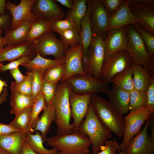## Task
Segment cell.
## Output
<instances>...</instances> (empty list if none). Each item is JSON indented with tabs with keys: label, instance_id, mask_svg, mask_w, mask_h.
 I'll use <instances>...</instances> for the list:
<instances>
[{
	"label": "cell",
	"instance_id": "49",
	"mask_svg": "<svg viewBox=\"0 0 154 154\" xmlns=\"http://www.w3.org/2000/svg\"><path fill=\"white\" fill-rule=\"evenodd\" d=\"M17 131H23L15 128L9 124H5L0 123V135H6Z\"/></svg>",
	"mask_w": 154,
	"mask_h": 154
},
{
	"label": "cell",
	"instance_id": "37",
	"mask_svg": "<svg viewBox=\"0 0 154 154\" xmlns=\"http://www.w3.org/2000/svg\"><path fill=\"white\" fill-rule=\"evenodd\" d=\"M64 69V64L52 67L44 72L43 80L57 84L62 77Z\"/></svg>",
	"mask_w": 154,
	"mask_h": 154
},
{
	"label": "cell",
	"instance_id": "3",
	"mask_svg": "<svg viewBox=\"0 0 154 154\" xmlns=\"http://www.w3.org/2000/svg\"><path fill=\"white\" fill-rule=\"evenodd\" d=\"M47 141L58 154H88L92 145L89 138L79 131L70 134L57 133L48 138Z\"/></svg>",
	"mask_w": 154,
	"mask_h": 154
},
{
	"label": "cell",
	"instance_id": "43",
	"mask_svg": "<svg viewBox=\"0 0 154 154\" xmlns=\"http://www.w3.org/2000/svg\"><path fill=\"white\" fill-rule=\"evenodd\" d=\"M50 31L58 33L62 31L73 28L70 22L64 18L50 21Z\"/></svg>",
	"mask_w": 154,
	"mask_h": 154
},
{
	"label": "cell",
	"instance_id": "38",
	"mask_svg": "<svg viewBox=\"0 0 154 154\" xmlns=\"http://www.w3.org/2000/svg\"><path fill=\"white\" fill-rule=\"evenodd\" d=\"M58 34L61 40L68 48L81 43L80 35L74 28L62 31Z\"/></svg>",
	"mask_w": 154,
	"mask_h": 154
},
{
	"label": "cell",
	"instance_id": "59",
	"mask_svg": "<svg viewBox=\"0 0 154 154\" xmlns=\"http://www.w3.org/2000/svg\"><path fill=\"white\" fill-rule=\"evenodd\" d=\"M3 30L2 29H0V37L2 36V34L3 33Z\"/></svg>",
	"mask_w": 154,
	"mask_h": 154
},
{
	"label": "cell",
	"instance_id": "20",
	"mask_svg": "<svg viewBox=\"0 0 154 154\" xmlns=\"http://www.w3.org/2000/svg\"><path fill=\"white\" fill-rule=\"evenodd\" d=\"M28 54H37L34 43L25 42L7 45L0 51V62L6 61L11 62Z\"/></svg>",
	"mask_w": 154,
	"mask_h": 154
},
{
	"label": "cell",
	"instance_id": "15",
	"mask_svg": "<svg viewBox=\"0 0 154 154\" xmlns=\"http://www.w3.org/2000/svg\"><path fill=\"white\" fill-rule=\"evenodd\" d=\"M36 0H21L16 5L9 1H6L5 10L9 11L12 16L10 30L17 28L23 22L31 21L35 17L32 11L33 7Z\"/></svg>",
	"mask_w": 154,
	"mask_h": 154
},
{
	"label": "cell",
	"instance_id": "24",
	"mask_svg": "<svg viewBox=\"0 0 154 154\" xmlns=\"http://www.w3.org/2000/svg\"><path fill=\"white\" fill-rule=\"evenodd\" d=\"M134 89L147 92L154 75H151L143 66L134 64L132 66Z\"/></svg>",
	"mask_w": 154,
	"mask_h": 154
},
{
	"label": "cell",
	"instance_id": "21",
	"mask_svg": "<svg viewBox=\"0 0 154 154\" xmlns=\"http://www.w3.org/2000/svg\"><path fill=\"white\" fill-rule=\"evenodd\" d=\"M27 133L17 131L0 135V149L11 154H21L23 143L26 139Z\"/></svg>",
	"mask_w": 154,
	"mask_h": 154
},
{
	"label": "cell",
	"instance_id": "53",
	"mask_svg": "<svg viewBox=\"0 0 154 154\" xmlns=\"http://www.w3.org/2000/svg\"><path fill=\"white\" fill-rule=\"evenodd\" d=\"M8 94L7 87L6 86L4 87L2 92L0 96V105L6 101Z\"/></svg>",
	"mask_w": 154,
	"mask_h": 154
},
{
	"label": "cell",
	"instance_id": "30",
	"mask_svg": "<svg viewBox=\"0 0 154 154\" xmlns=\"http://www.w3.org/2000/svg\"><path fill=\"white\" fill-rule=\"evenodd\" d=\"M11 114L15 115L21 111L33 106L34 102L30 96L14 91H11L10 97Z\"/></svg>",
	"mask_w": 154,
	"mask_h": 154
},
{
	"label": "cell",
	"instance_id": "33",
	"mask_svg": "<svg viewBox=\"0 0 154 154\" xmlns=\"http://www.w3.org/2000/svg\"><path fill=\"white\" fill-rule=\"evenodd\" d=\"M44 94L42 91L38 96L33 103L31 111L30 124L27 133L33 134L36 123L39 118V115L46 106Z\"/></svg>",
	"mask_w": 154,
	"mask_h": 154
},
{
	"label": "cell",
	"instance_id": "48",
	"mask_svg": "<svg viewBox=\"0 0 154 154\" xmlns=\"http://www.w3.org/2000/svg\"><path fill=\"white\" fill-rule=\"evenodd\" d=\"M12 77L14 79L15 82L19 84L23 82L26 79V75H24L21 72L19 68L9 70Z\"/></svg>",
	"mask_w": 154,
	"mask_h": 154
},
{
	"label": "cell",
	"instance_id": "17",
	"mask_svg": "<svg viewBox=\"0 0 154 154\" xmlns=\"http://www.w3.org/2000/svg\"><path fill=\"white\" fill-rule=\"evenodd\" d=\"M103 40L105 50V61L117 52L126 50L128 36L126 26L108 31Z\"/></svg>",
	"mask_w": 154,
	"mask_h": 154
},
{
	"label": "cell",
	"instance_id": "31",
	"mask_svg": "<svg viewBox=\"0 0 154 154\" xmlns=\"http://www.w3.org/2000/svg\"><path fill=\"white\" fill-rule=\"evenodd\" d=\"M115 87L130 92L134 89L133 80L132 66L114 76L112 79Z\"/></svg>",
	"mask_w": 154,
	"mask_h": 154
},
{
	"label": "cell",
	"instance_id": "23",
	"mask_svg": "<svg viewBox=\"0 0 154 154\" xmlns=\"http://www.w3.org/2000/svg\"><path fill=\"white\" fill-rule=\"evenodd\" d=\"M72 7L66 12L65 18L72 24L73 28L80 35V23L87 9L86 0H73Z\"/></svg>",
	"mask_w": 154,
	"mask_h": 154
},
{
	"label": "cell",
	"instance_id": "12",
	"mask_svg": "<svg viewBox=\"0 0 154 154\" xmlns=\"http://www.w3.org/2000/svg\"><path fill=\"white\" fill-rule=\"evenodd\" d=\"M65 69L60 81H65L76 75H84L87 73L83 66V48L81 43L70 47L64 51Z\"/></svg>",
	"mask_w": 154,
	"mask_h": 154
},
{
	"label": "cell",
	"instance_id": "39",
	"mask_svg": "<svg viewBox=\"0 0 154 154\" xmlns=\"http://www.w3.org/2000/svg\"><path fill=\"white\" fill-rule=\"evenodd\" d=\"M33 75L32 93L31 96L34 102L42 91L43 74L39 71L35 70L32 71Z\"/></svg>",
	"mask_w": 154,
	"mask_h": 154
},
{
	"label": "cell",
	"instance_id": "56",
	"mask_svg": "<svg viewBox=\"0 0 154 154\" xmlns=\"http://www.w3.org/2000/svg\"><path fill=\"white\" fill-rule=\"evenodd\" d=\"M6 86V82L3 81L0 79V94L2 92L4 87Z\"/></svg>",
	"mask_w": 154,
	"mask_h": 154
},
{
	"label": "cell",
	"instance_id": "26",
	"mask_svg": "<svg viewBox=\"0 0 154 154\" xmlns=\"http://www.w3.org/2000/svg\"><path fill=\"white\" fill-rule=\"evenodd\" d=\"M43 113L39 117L34 131H39L41 133V136L43 142L47 141L46 135L50 130V125L55 119V113L52 103L46 106L43 110Z\"/></svg>",
	"mask_w": 154,
	"mask_h": 154
},
{
	"label": "cell",
	"instance_id": "28",
	"mask_svg": "<svg viewBox=\"0 0 154 154\" xmlns=\"http://www.w3.org/2000/svg\"><path fill=\"white\" fill-rule=\"evenodd\" d=\"M64 63V58L52 60L43 57L37 54L33 58L27 62L22 64L21 66L25 67L31 72L37 70L44 74L50 68Z\"/></svg>",
	"mask_w": 154,
	"mask_h": 154
},
{
	"label": "cell",
	"instance_id": "57",
	"mask_svg": "<svg viewBox=\"0 0 154 154\" xmlns=\"http://www.w3.org/2000/svg\"><path fill=\"white\" fill-rule=\"evenodd\" d=\"M116 144L117 148V150L118 151L119 154H125V150H123L121 151L119 149L118 147V144L117 143L116 140Z\"/></svg>",
	"mask_w": 154,
	"mask_h": 154
},
{
	"label": "cell",
	"instance_id": "13",
	"mask_svg": "<svg viewBox=\"0 0 154 154\" xmlns=\"http://www.w3.org/2000/svg\"><path fill=\"white\" fill-rule=\"evenodd\" d=\"M92 94H78L71 90L69 96L71 117L73 120L71 124L72 131H79L84 118L87 114Z\"/></svg>",
	"mask_w": 154,
	"mask_h": 154
},
{
	"label": "cell",
	"instance_id": "25",
	"mask_svg": "<svg viewBox=\"0 0 154 154\" xmlns=\"http://www.w3.org/2000/svg\"><path fill=\"white\" fill-rule=\"evenodd\" d=\"M88 5L86 14L82 19L80 23L81 43L83 48V66L86 62L88 49L93 35L90 22L91 8L90 6Z\"/></svg>",
	"mask_w": 154,
	"mask_h": 154
},
{
	"label": "cell",
	"instance_id": "51",
	"mask_svg": "<svg viewBox=\"0 0 154 154\" xmlns=\"http://www.w3.org/2000/svg\"><path fill=\"white\" fill-rule=\"evenodd\" d=\"M148 127L150 128L151 133V135L154 139V114H151L149 118Z\"/></svg>",
	"mask_w": 154,
	"mask_h": 154
},
{
	"label": "cell",
	"instance_id": "55",
	"mask_svg": "<svg viewBox=\"0 0 154 154\" xmlns=\"http://www.w3.org/2000/svg\"><path fill=\"white\" fill-rule=\"evenodd\" d=\"M6 45V42L3 37H0V51L3 49Z\"/></svg>",
	"mask_w": 154,
	"mask_h": 154
},
{
	"label": "cell",
	"instance_id": "32",
	"mask_svg": "<svg viewBox=\"0 0 154 154\" xmlns=\"http://www.w3.org/2000/svg\"><path fill=\"white\" fill-rule=\"evenodd\" d=\"M26 140L31 149L39 154H58V151L54 148L48 149L44 147L43 142L39 131L34 135L27 133Z\"/></svg>",
	"mask_w": 154,
	"mask_h": 154
},
{
	"label": "cell",
	"instance_id": "19",
	"mask_svg": "<svg viewBox=\"0 0 154 154\" xmlns=\"http://www.w3.org/2000/svg\"><path fill=\"white\" fill-rule=\"evenodd\" d=\"M32 11L35 16L49 21L65 18L63 10L53 0H36Z\"/></svg>",
	"mask_w": 154,
	"mask_h": 154
},
{
	"label": "cell",
	"instance_id": "50",
	"mask_svg": "<svg viewBox=\"0 0 154 154\" xmlns=\"http://www.w3.org/2000/svg\"><path fill=\"white\" fill-rule=\"evenodd\" d=\"M21 154H39L33 151L28 143L26 139L24 142Z\"/></svg>",
	"mask_w": 154,
	"mask_h": 154
},
{
	"label": "cell",
	"instance_id": "5",
	"mask_svg": "<svg viewBox=\"0 0 154 154\" xmlns=\"http://www.w3.org/2000/svg\"><path fill=\"white\" fill-rule=\"evenodd\" d=\"M128 36L126 50L132 57L134 64L143 66L154 75V61L149 54L138 32L132 25L125 26Z\"/></svg>",
	"mask_w": 154,
	"mask_h": 154
},
{
	"label": "cell",
	"instance_id": "1",
	"mask_svg": "<svg viewBox=\"0 0 154 154\" xmlns=\"http://www.w3.org/2000/svg\"><path fill=\"white\" fill-rule=\"evenodd\" d=\"M91 102L96 114L103 125L118 138H121L123 134L124 124L123 115L108 100L97 93L92 94Z\"/></svg>",
	"mask_w": 154,
	"mask_h": 154
},
{
	"label": "cell",
	"instance_id": "4",
	"mask_svg": "<svg viewBox=\"0 0 154 154\" xmlns=\"http://www.w3.org/2000/svg\"><path fill=\"white\" fill-rule=\"evenodd\" d=\"M79 131L90 139L93 154L99 153L105 142L112 136V132L103 125L98 117L91 102L86 115L81 123Z\"/></svg>",
	"mask_w": 154,
	"mask_h": 154
},
{
	"label": "cell",
	"instance_id": "44",
	"mask_svg": "<svg viewBox=\"0 0 154 154\" xmlns=\"http://www.w3.org/2000/svg\"><path fill=\"white\" fill-rule=\"evenodd\" d=\"M108 17L114 13L124 3V0H101Z\"/></svg>",
	"mask_w": 154,
	"mask_h": 154
},
{
	"label": "cell",
	"instance_id": "40",
	"mask_svg": "<svg viewBox=\"0 0 154 154\" xmlns=\"http://www.w3.org/2000/svg\"><path fill=\"white\" fill-rule=\"evenodd\" d=\"M134 27L139 34L149 54L153 57L154 55V35L143 29L139 24H135Z\"/></svg>",
	"mask_w": 154,
	"mask_h": 154
},
{
	"label": "cell",
	"instance_id": "18",
	"mask_svg": "<svg viewBox=\"0 0 154 154\" xmlns=\"http://www.w3.org/2000/svg\"><path fill=\"white\" fill-rule=\"evenodd\" d=\"M140 23L139 19L130 10L128 0H126L114 13L108 17L107 31L128 25Z\"/></svg>",
	"mask_w": 154,
	"mask_h": 154
},
{
	"label": "cell",
	"instance_id": "41",
	"mask_svg": "<svg viewBox=\"0 0 154 154\" xmlns=\"http://www.w3.org/2000/svg\"><path fill=\"white\" fill-rule=\"evenodd\" d=\"M57 84L43 80L42 92L44 94L46 106L52 103Z\"/></svg>",
	"mask_w": 154,
	"mask_h": 154
},
{
	"label": "cell",
	"instance_id": "11",
	"mask_svg": "<svg viewBox=\"0 0 154 154\" xmlns=\"http://www.w3.org/2000/svg\"><path fill=\"white\" fill-rule=\"evenodd\" d=\"M128 1L130 10L140 21V27L154 35V0Z\"/></svg>",
	"mask_w": 154,
	"mask_h": 154
},
{
	"label": "cell",
	"instance_id": "14",
	"mask_svg": "<svg viewBox=\"0 0 154 154\" xmlns=\"http://www.w3.org/2000/svg\"><path fill=\"white\" fill-rule=\"evenodd\" d=\"M91 8L90 22L93 34L104 40L107 34L108 16L101 0H86Z\"/></svg>",
	"mask_w": 154,
	"mask_h": 154
},
{
	"label": "cell",
	"instance_id": "42",
	"mask_svg": "<svg viewBox=\"0 0 154 154\" xmlns=\"http://www.w3.org/2000/svg\"><path fill=\"white\" fill-rule=\"evenodd\" d=\"M36 55L34 54H26L4 65L1 62L0 64V72H3L18 68L19 65L27 62L33 58Z\"/></svg>",
	"mask_w": 154,
	"mask_h": 154
},
{
	"label": "cell",
	"instance_id": "8",
	"mask_svg": "<svg viewBox=\"0 0 154 154\" xmlns=\"http://www.w3.org/2000/svg\"><path fill=\"white\" fill-rule=\"evenodd\" d=\"M66 81L70 85L72 91L78 94L106 93L108 90V83L87 74L72 76Z\"/></svg>",
	"mask_w": 154,
	"mask_h": 154
},
{
	"label": "cell",
	"instance_id": "46",
	"mask_svg": "<svg viewBox=\"0 0 154 154\" xmlns=\"http://www.w3.org/2000/svg\"><path fill=\"white\" fill-rule=\"evenodd\" d=\"M116 140H108L106 141L104 143L105 145L101 148V151L95 154H117Z\"/></svg>",
	"mask_w": 154,
	"mask_h": 154
},
{
	"label": "cell",
	"instance_id": "47",
	"mask_svg": "<svg viewBox=\"0 0 154 154\" xmlns=\"http://www.w3.org/2000/svg\"><path fill=\"white\" fill-rule=\"evenodd\" d=\"M12 17L8 13L0 15V29L6 31L10 29Z\"/></svg>",
	"mask_w": 154,
	"mask_h": 154
},
{
	"label": "cell",
	"instance_id": "35",
	"mask_svg": "<svg viewBox=\"0 0 154 154\" xmlns=\"http://www.w3.org/2000/svg\"><path fill=\"white\" fill-rule=\"evenodd\" d=\"M147 92L134 89L129 92V111L130 112L145 108Z\"/></svg>",
	"mask_w": 154,
	"mask_h": 154
},
{
	"label": "cell",
	"instance_id": "36",
	"mask_svg": "<svg viewBox=\"0 0 154 154\" xmlns=\"http://www.w3.org/2000/svg\"><path fill=\"white\" fill-rule=\"evenodd\" d=\"M26 77L25 80L19 84L12 82L10 86L11 91H14L23 94L31 97L32 93L33 75L31 72H26Z\"/></svg>",
	"mask_w": 154,
	"mask_h": 154
},
{
	"label": "cell",
	"instance_id": "6",
	"mask_svg": "<svg viewBox=\"0 0 154 154\" xmlns=\"http://www.w3.org/2000/svg\"><path fill=\"white\" fill-rule=\"evenodd\" d=\"M105 56L103 39L100 35L93 34L86 62L83 66L85 72L96 79H100V72L105 61Z\"/></svg>",
	"mask_w": 154,
	"mask_h": 154
},
{
	"label": "cell",
	"instance_id": "7",
	"mask_svg": "<svg viewBox=\"0 0 154 154\" xmlns=\"http://www.w3.org/2000/svg\"><path fill=\"white\" fill-rule=\"evenodd\" d=\"M133 64V58L127 51H119L105 61L101 69L100 79L108 83L114 76L129 68Z\"/></svg>",
	"mask_w": 154,
	"mask_h": 154
},
{
	"label": "cell",
	"instance_id": "54",
	"mask_svg": "<svg viewBox=\"0 0 154 154\" xmlns=\"http://www.w3.org/2000/svg\"><path fill=\"white\" fill-rule=\"evenodd\" d=\"M6 0H0V15L5 14Z\"/></svg>",
	"mask_w": 154,
	"mask_h": 154
},
{
	"label": "cell",
	"instance_id": "52",
	"mask_svg": "<svg viewBox=\"0 0 154 154\" xmlns=\"http://www.w3.org/2000/svg\"><path fill=\"white\" fill-rule=\"evenodd\" d=\"M56 1L67 7L69 9H71L73 6V0H56Z\"/></svg>",
	"mask_w": 154,
	"mask_h": 154
},
{
	"label": "cell",
	"instance_id": "2",
	"mask_svg": "<svg viewBox=\"0 0 154 154\" xmlns=\"http://www.w3.org/2000/svg\"><path fill=\"white\" fill-rule=\"evenodd\" d=\"M71 88L66 81L58 83L52 102L55 113V122L57 133L70 134L72 132L70 124L71 114L69 102Z\"/></svg>",
	"mask_w": 154,
	"mask_h": 154
},
{
	"label": "cell",
	"instance_id": "45",
	"mask_svg": "<svg viewBox=\"0 0 154 154\" xmlns=\"http://www.w3.org/2000/svg\"><path fill=\"white\" fill-rule=\"evenodd\" d=\"M147 98L145 108L151 114L154 113V78L147 91Z\"/></svg>",
	"mask_w": 154,
	"mask_h": 154
},
{
	"label": "cell",
	"instance_id": "22",
	"mask_svg": "<svg viewBox=\"0 0 154 154\" xmlns=\"http://www.w3.org/2000/svg\"><path fill=\"white\" fill-rule=\"evenodd\" d=\"M106 93L108 101L121 114H125L129 111V92L115 87Z\"/></svg>",
	"mask_w": 154,
	"mask_h": 154
},
{
	"label": "cell",
	"instance_id": "58",
	"mask_svg": "<svg viewBox=\"0 0 154 154\" xmlns=\"http://www.w3.org/2000/svg\"><path fill=\"white\" fill-rule=\"evenodd\" d=\"M0 154H11L8 152L3 149H0Z\"/></svg>",
	"mask_w": 154,
	"mask_h": 154
},
{
	"label": "cell",
	"instance_id": "34",
	"mask_svg": "<svg viewBox=\"0 0 154 154\" xmlns=\"http://www.w3.org/2000/svg\"><path fill=\"white\" fill-rule=\"evenodd\" d=\"M33 106L28 107L15 115L9 124L15 128L26 133L30 124Z\"/></svg>",
	"mask_w": 154,
	"mask_h": 154
},
{
	"label": "cell",
	"instance_id": "29",
	"mask_svg": "<svg viewBox=\"0 0 154 154\" xmlns=\"http://www.w3.org/2000/svg\"><path fill=\"white\" fill-rule=\"evenodd\" d=\"M50 31V21L35 15L31 21L25 42L34 43L46 32Z\"/></svg>",
	"mask_w": 154,
	"mask_h": 154
},
{
	"label": "cell",
	"instance_id": "9",
	"mask_svg": "<svg viewBox=\"0 0 154 154\" xmlns=\"http://www.w3.org/2000/svg\"><path fill=\"white\" fill-rule=\"evenodd\" d=\"M151 114L148 110L144 108L130 112L124 118L122 141L118 145L121 151L125 150L131 139L141 131L142 126Z\"/></svg>",
	"mask_w": 154,
	"mask_h": 154
},
{
	"label": "cell",
	"instance_id": "27",
	"mask_svg": "<svg viewBox=\"0 0 154 154\" xmlns=\"http://www.w3.org/2000/svg\"><path fill=\"white\" fill-rule=\"evenodd\" d=\"M31 22L26 21L15 29L5 31L3 37L6 45H13L25 42Z\"/></svg>",
	"mask_w": 154,
	"mask_h": 154
},
{
	"label": "cell",
	"instance_id": "10",
	"mask_svg": "<svg viewBox=\"0 0 154 154\" xmlns=\"http://www.w3.org/2000/svg\"><path fill=\"white\" fill-rule=\"evenodd\" d=\"M34 43L37 54L44 58L52 55L55 59L64 58V51L69 48L51 31L45 33Z\"/></svg>",
	"mask_w": 154,
	"mask_h": 154
},
{
	"label": "cell",
	"instance_id": "16",
	"mask_svg": "<svg viewBox=\"0 0 154 154\" xmlns=\"http://www.w3.org/2000/svg\"><path fill=\"white\" fill-rule=\"evenodd\" d=\"M149 118L142 130L130 140L125 154H154V139L147 133Z\"/></svg>",
	"mask_w": 154,
	"mask_h": 154
}]
</instances>
